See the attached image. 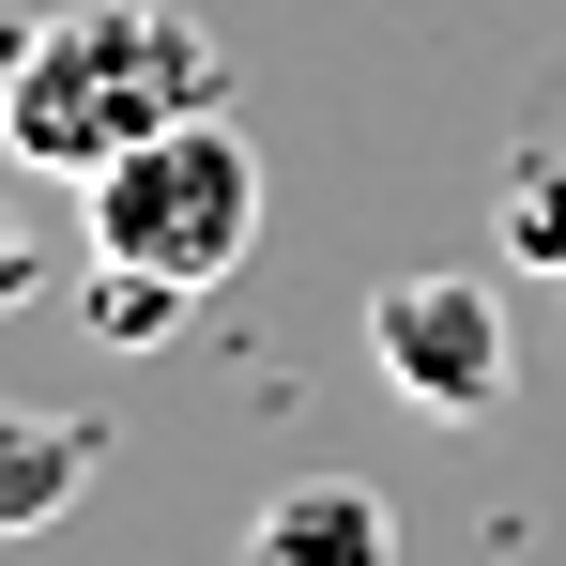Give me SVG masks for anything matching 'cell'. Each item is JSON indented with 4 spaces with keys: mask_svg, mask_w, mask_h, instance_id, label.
<instances>
[{
    "mask_svg": "<svg viewBox=\"0 0 566 566\" xmlns=\"http://www.w3.org/2000/svg\"><path fill=\"white\" fill-rule=\"evenodd\" d=\"M185 107H230L214 31L169 15V0H77V15L31 31V62H15V93H0V154L93 185L107 154H138V138L185 123Z\"/></svg>",
    "mask_w": 566,
    "mask_h": 566,
    "instance_id": "6da1fadb",
    "label": "cell"
},
{
    "mask_svg": "<svg viewBox=\"0 0 566 566\" xmlns=\"http://www.w3.org/2000/svg\"><path fill=\"white\" fill-rule=\"evenodd\" d=\"M77 199H93V261H138V276H185V291H214L245 245H261V154H245L230 107L154 123V138L107 154Z\"/></svg>",
    "mask_w": 566,
    "mask_h": 566,
    "instance_id": "7a4b0ae2",
    "label": "cell"
},
{
    "mask_svg": "<svg viewBox=\"0 0 566 566\" xmlns=\"http://www.w3.org/2000/svg\"><path fill=\"white\" fill-rule=\"evenodd\" d=\"M368 353L413 413H490L505 398V306L474 276H382L368 291Z\"/></svg>",
    "mask_w": 566,
    "mask_h": 566,
    "instance_id": "3957f363",
    "label": "cell"
},
{
    "mask_svg": "<svg viewBox=\"0 0 566 566\" xmlns=\"http://www.w3.org/2000/svg\"><path fill=\"white\" fill-rule=\"evenodd\" d=\"M245 566H398V521H382V490H353V474H306V490H276L245 521Z\"/></svg>",
    "mask_w": 566,
    "mask_h": 566,
    "instance_id": "277c9868",
    "label": "cell"
},
{
    "mask_svg": "<svg viewBox=\"0 0 566 566\" xmlns=\"http://www.w3.org/2000/svg\"><path fill=\"white\" fill-rule=\"evenodd\" d=\"M93 474H107V429H93V413H0V536H46Z\"/></svg>",
    "mask_w": 566,
    "mask_h": 566,
    "instance_id": "5b68a950",
    "label": "cell"
},
{
    "mask_svg": "<svg viewBox=\"0 0 566 566\" xmlns=\"http://www.w3.org/2000/svg\"><path fill=\"white\" fill-rule=\"evenodd\" d=\"M185 306H199L185 276H138V261H93V337H107V353H154V337H169Z\"/></svg>",
    "mask_w": 566,
    "mask_h": 566,
    "instance_id": "8992f818",
    "label": "cell"
},
{
    "mask_svg": "<svg viewBox=\"0 0 566 566\" xmlns=\"http://www.w3.org/2000/svg\"><path fill=\"white\" fill-rule=\"evenodd\" d=\"M505 245H521V261H552V276H566V154H536V169L505 185Z\"/></svg>",
    "mask_w": 566,
    "mask_h": 566,
    "instance_id": "52a82bcc",
    "label": "cell"
},
{
    "mask_svg": "<svg viewBox=\"0 0 566 566\" xmlns=\"http://www.w3.org/2000/svg\"><path fill=\"white\" fill-rule=\"evenodd\" d=\"M31 291H46V245H31V230H15V199H0V306H31Z\"/></svg>",
    "mask_w": 566,
    "mask_h": 566,
    "instance_id": "ba28073f",
    "label": "cell"
},
{
    "mask_svg": "<svg viewBox=\"0 0 566 566\" xmlns=\"http://www.w3.org/2000/svg\"><path fill=\"white\" fill-rule=\"evenodd\" d=\"M15 62H31V31H0V93H15Z\"/></svg>",
    "mask_w": 566,
    "mask_h": 566,
    "instance_id": "9c48e42d",
    "label": "cell"
}]
</instances>
